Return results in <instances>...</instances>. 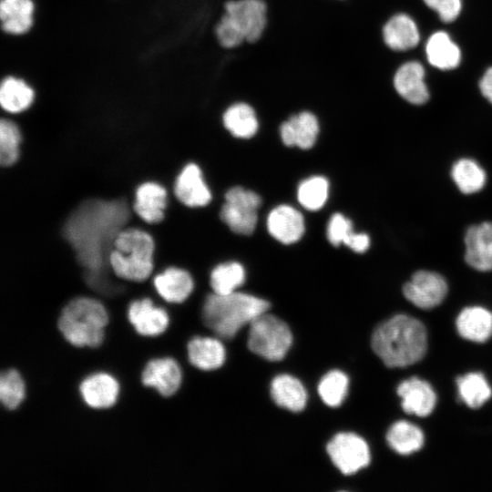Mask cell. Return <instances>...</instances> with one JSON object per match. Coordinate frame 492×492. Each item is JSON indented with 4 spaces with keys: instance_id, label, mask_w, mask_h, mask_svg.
Returning a JSON list of instances; mask_svg holds the SVG:
<instances>
[{
    "instance_id": "cell-20",
    "label": "cell",
    "mask_w": 492,
    "mask_h": 492,
    "mask_svg": "<svg viewBox=\"0 0 492 492\" xmlns=\"http://www.w3.org/2000/svg\"><path fill=\"white\" fill-rule=\"evenodd\" d=\"M425 76V68L418 61L406 62L396 70L394 87L407 102L423 105L429 99Z\"/></svg>"
},
{
    "instance_id": "cell-23",
    "label": "cell",
    "mask_w": 492,
    "mask_h": 492,
    "mask_svg": "<svg viewBox=\"0 0 492 492\" xmlns=\"http://www.w3.org/2000/svg\"><path fill=\"white\" fill-rule=\"evenodd\" d=\"M221 120L225 129L238 138H251L259 129L255 108L243 100L230 104L222 113Z\"/></svg>"
},
{
    "instance_id": "cell-14",
    "label": "cell",
    "mask_w": 492,
    "mask_h": 492,
    "mask_svg": "<svg viewBox=\"0 0 492 492\" xmlns=\"http://www.w3.org/2000/svg\"><path fill=\"white\" fill-rule=\"evenodd\" d=\"M141 383L164 397L172 396L179 391L182 383L180 366L170 357L152 359L142 370Z\"/></svg>"
},
{
    "instance_id": "cell-9",
    "label": "cell",
    "mask_w": 492,
    "mask_h": 492,
    "mask_svg": "<svg viewBox=\"0 0 492 492\" xmlns=\"http://www.w3.org/2000/svg\"><path fill=\"white\" fill-rule=\"evenodd\" d=\"M133 213L145 224L156 226L164 221L169 208L167 187L159 180L147 179L134 189Z\"/></svg>"
},
{
    "instance_id": "cell-39",
    "label": "cell",
    "mask_w": 492,
    "mask_h": 492,
    "mask_svg": "<svg viewBox=\"0 0 492 492\" xmlns=\"http://www.w3.org/2000/svg\"><path fill=\"white\" fill-rule=\"evenodd\" d=\"M425 5L436 11L443 22L450 23L457 18L461 12V0H424Z\"/></svg>"
},
{
    "instance_id": "cell-40",
    "label": "cell",
    "mask_w": 492,
    "mask_h": 492,
    "mask_svg": "<svg viewBox=\"0 0 492 492\" xmlns=\"http://www.w3.org/2000/svg\"><path fill=\"white\" fill-rule=\"evenodd\" d=\"M355 252H364L370 246V238L366 233L353 231L343 243Z\"/></svg>"
},
{
    "instance_id": "cell-10",
    "label": "cell",
    "mask_w": 492,
    "mask_h": 492,
    "mask_svg": "<svg viewBox=\"0 0 492 492\" xmlns=\"http://www.w3.org/2000/svg\"><path fill=\"white\" fill-rule=\"evenodd\" d=\"M327 452L336 467L344 475H352L370 462L366 442L353 433H339L327 445Z\"/></svg>"
},
{
    "instance_id": "cell-38",
    "label": "cell",
    "mask_w": 492,
    "mask_h": 492,
    "mask_svg": "<svg viewBox=\"0 0 492 492\" xmlns=\"http://www.w3.org/2000/svg\"><path fill=\"white\" fill-rule=\"evenodd\" d=\"M354 231L352 221L341 213L333 214L327 225V239L333 246L344 243Z\"/></svg>"
},
{
    "instance_id": "cell-27",
    "label": "cell",
    "mask_w": 492,
    "mask_h": 492,
    "mask_svg": "<svg viewBox=\"0 0 492 492\" xmlns=\"http://www.w3.org/2000/svg\"><path fill=\"white\" fill-rule=\"evenodd\" d=\"M425 53L428 62L441 70L456 68L461 60L460 48L445 31H437L428 38Z\"/></svg>"
},
{
    "instance_id": "cell-36",
    "label": "cell",
    "mask_w": 492,
    "mask_h": 492,
    "mask_svg": "<svg viewBox=\"0 0 492 492\" xmlns=\"http://www.w3.org/2000/svg\"><path fill=\"white\" fill-rule=\"evenodd\" d=\"M349 380L344 373L333 370L327 373L318 384L322 400L329 406H338L344 400L348 391Z\"/></svg>"
},
{
    "instance_id": "cell-11",
    "label": "cell",
    "mask_w": 492,
    "mask_h": 492,
    "mask_svg": "<svg viewBox=\"0 0 492 492\" xmlns=\"http://www.w3.org/2000/svg\"><path fill=\"white\" fill-rule=\"evenodd\" d=\"M447 283L437 272L418 271L404 285L405 297L421 309H432L439 305L447 293Z\"/></svg>"
},
{
    "instance_id": "cell-37",
    "label": "cell",
    "mask_w": 492,
    "mask_h": 492,
    "mask_svg": "<svg viewBox=\"0 0 492 492\" xmlns=\"http://www.w3.org/2000/svg\"><path fill=\"white\" fill-rule=\"evenodd\" d=\"M26 385L21 374L15 369L5 371L0 376V400L8 410L16 409L24 401Z\"/></svg>"
},
{
    "instance_id": "cell-12",
    "label": "cell",
    "mask_w": 492,
    "mask_h": 492,
    "mask_svg": "<svg viewBox=\"0 0 492 492\" xmlns=\"http://www.w3.org/2000/svg\"><path fill=\"white\" fill-rule=\"evenodd\" d=\"M173 194L188 208H200L211 200V192L198 164L187 163L174 179Z\"/></svg>"
},
{
    "instance_id": "cell-21",
    "label": "cell",
    "mask_w": 492,
    "mask_h": 492,
    "mask_svg": "<svg viewBox=\"0 0 492 492\" xmlns=\"http://www.w3.org/2000/svg\"><path fill=\"white\" fill-rule=\"evenodd\" d=\"M397 394L402 398L405 412L418 416L430 415L436 403L431 385L417 377L403 381L397 387Z\"/></svg>"
},
{
    "instance_id": "cell-13",
    "label": "cell",
    "mask_w": 492,
    "mask_h": 492,
    "mask_svg": "<svg viewBox=\"0 0 492 492\" xmlns=\"http://www.w3.org/2000/svg\"><path fill=\"white\" fill-rule=\"evenodd\" d=\"M127 317L136 333L145 337L162 334L169 324L168 312L147 297L130 302L127 309Z\"/></svg>"
},
{
    "instance_id": "cell-16",
    "label": "cell",
    "mask_w": 492,
    "mask_h": 492,
    "mask_svg": "<svg viewBox=\"0 0 492 492\" xmlns=\"http://www.w3.org/2000/svg\"><path fill=\"white\" fill-rule=\"evenodd\" d=\"M119 384L111 374L104 372L92 374L79 384L83 402L93 409L112 407L119 395Z\"/></svg>"
},
{
    "instance_id": "cell-25",
    "label": "cell",
    "mask_w": 492,
    "mask_h": 492,
    "mask_svg": "<svg viewBox=\"0 0 492 492\" xmlns=\"http://www.w3.org/2000/svg\"><path fill=\"white\" fill-rule=\"evenodd\" d=\"M190 364L204 371L220 367L225 361L223 344L215 338L196 336L187 345Z\"/></svg>"
},
{
    "instance_id": "cell-32",
    "label": "cell",
    "mask_w": 492,
    "mask_h": 492,
    "mask_svg": "<svg viewBox=\"0 0 492 492\" xmlns=\"http://www.w3.org/2000/svg\"><path fill=\"white\" fill-rule=\"evenodd\" d=\"M451 175L458 190L464 194L479 191L486 183L485 170L475 160L460 159L454 163Z\"/></svg>"
},
{
    "instance_id": "cell-34",
    "label": "cell",
    "mask_w": 492,
    "mask_h": 492,
    "mask_svg": "<svg viewBox=\"0 0 492 492\" xmlns=\"http://www.w3.org/2000/svg\"><path fill=\"white\" fill-rule=\"evenodd\" d=\"M461 399L471 408L483 405L491 396V388L480 373H469L456 379Z\"/></svg>"
},
{
    "instance_id": "cell-7",
    "label": "cell",
    "mask_w": 492,
    "mask_h": 492,
    "mask_svg": "<svg viewBox=\"0 0 492 492\" xmlns=\"http://www.w3.org/2000/svg\"><path fill=\"white\" fill-rule=\"evenodd\" d=\"M292 342V335L289 326L267 312L250 323L248 347L266 360H282L289 351Z\"/></svg>"
},
{
    "instance_id": "cell-5",
    "label": "cell",
    "mask_w": 492,
    "mask_h": 492,
    "mask_svg": "<svg viewBox=\"0 0 492 492\" xmlns=\"http://www.w3.org/2000/svg\"><path fill=\"white\" fill-rule=\"evenodd\" d=\"M270 308L268 301L248 293H211L202 307L204 324L223 339H231Z\"/></svg>"
},
{
    "instance_id": "cell-29",
    "label": "cell",
    "mask_w": 492,
    "mask_h": 492,
    "mask_svg": "<svg viewBox=\"0 0 492 492\" xmlns=\"http://www.w3.org/2000/svg\"><path fill=\"white\" fill-rule=\"evenodd\" d=\"M271 395L276 405L293 412L302 411L307 402L302 384L289 374H280L272 380Z\"/></svg>"
},
{
    "instance_id": "cell-3",
    "label": "cell",
    "mask_w": 492,
    "mask_h": 492,
    "mask_svg": "<svg viewBox=\"0 0 492 492\" xmlns=\"http://www.w3.org/2000/svg\"><path fill=\"white\" fill-rule=\"evenodd\" d=\"M156 251L157 242L151 231L128 225L112 241L108 256L109 269L120 280L143 282L154 272Z\"/></svg>"
},
{
    "instance_id": "cell-30",
    "label": "cell",
    "mask_w": 492,
    "mask_h": 492,
    "mask_svg": "<svg viewBox=\"0 0 492 492\" xmlns=\"http://www.w3.org/2000/svg\"><path fill=\"white\" fill-rule=\"evenodd\" d=\"M23 134L20 127L9 118L0 121V165L4 169L15 166L22 157Z\"/></svg>"
},
{
    "instance_id": "cell-8",
    "label": "cell",
    "mask_w": 492,
    "mask_h": 492,
    "mask_svg": "<svg viewBox=\"0 0 492 492\" xmlns=\"http://www.w3.org/2000/svg\"><path fill=\"white\" fill-rule=\"evenodd\" d=\"M260 196L250 190L237 186L225 194L220 216L221 220L235 233L251 234L258 220L257 210L261 206Z\"/></svg>"
},
{
    "instance_id": "cell-22",
    "label": "cell",
    "mask_w": 492,
    "mask_h": 492,
    "mask_svg": "<svg viewBox=\"0 0 492 492\" xmlns=\"http://www.w3.org/2000/svg\"><path fill=\"white\" fill-rule=\"evenodd\" d=\"M384 44L395 51L414 48L420 41V34L415 22L405 14L393 15L383 26Z\"/></svg>"
},
{
    "instance_id": "cell-26",
    "label": "cell",
    "mask_w": 492,
    "mask_h": 492,
    "mask_svg": "<svg viewBox=\"0 0 492 492\" xmlns=\"http://www.w3.org/2000/svg\"><path fill=\"white\" fill-rule=\"evenodd\" d=\"M456 328L466 340L485 342L492 335V313L480 306L466 307L456 319Z\"/></svg>"
},
{
    "instance_id": "cell-4",
    "label": "cell",
    "mask_w": 492,
    "mask_h": 492,
    "mask_svg": "<svg viewBox=\"0 0 492 492\" xmlns=\"http://www.w3.org/2000/svg\"><path fill=\"white\" fill-rule=\"evenodd\" d=\"M268 25L266 0H225L213 34L220 47L233 49L259 42Z\"/></svg>"
},
{
    "instance_id": "cell-42",
    "label": "cell",
    "mask_w": 492,
    "mask_h": 492,
    "mask_svg": "<svg viewBox=\"0 0 492 492\" xmlns=\"http://www.w3.org/2000/svg\"><path fill=\"white\" fill-rule=\"evenodd\" d=\"M340 1H344V0H340Z\"/></svg>"
},
{
    "instance_id": "cell-19",
    "label": "cell",
    "mask_w": 492,
    "mask_h": 492,
    "mask_svg": "<svg viewBox=\"0 0 492 492\" xmlns=\"http://www.w3.org/2000/svg\"><path fill=\"white\" fill-rule=\"evenodd\" d=\"M269 233L283 244L298 241L305 226L302 213L289 205H280L271 210L266 220Z\"/></svg>"
},
{
    "instance_id": "cell-33",
    "label": "cell",
    "mask_w": 492,
    "mask_h": 492,
    "mask_svg": "<svg viewBox=\"0 0 492 492\" xmlns=\"http://www.w3.org/2000/svg\"><path fill=\"white\" fill-rule=\"evenodd\" d=\"M245 281V270L237 261H227L214 267L210 275L213 292L227 294L236 292Z\"/></svg>"
},
{
    "instance_id": "cell-28",
    "label": "cell",
    "mask_w": 492,
    "mask_h": 492,
    "mask_svg": "<svg viewBox=\"0 0 492 492\" xmlns=\"http://www.w3.org/2000/svg\"><path fill=\"white\" fill-rule=\"evenodd\" d=\"M34 89L22 78L13 76L3 79L0 86V105L9 114L27 110L35 100Z\"/></svg>"
},
{
    "instance_id": "cell-1",
    "label": "cell",
    "mask_w": 492,
    "mask_h": 492,
    "mask_svg": "<svg viewBox=\"0 0 492 492\" xmlns=\"http://www.w3.org/2000/svg\"><path fill=\"white\" fill-rule=\"evenodd\" d=\"M131 209L124 196H87L65 217L61 237L87 284L98 292H106L113 284L108 256L115 236L129 224Z\"/></svg>"
},
{
    "instance_id": "cell-24",
    "label": "cell",
    "mask_w": 492,
    "mask_h": 492,
    "mask_svg": "<svg viewBox=\"0 0 492 492\" xmlns=\"http://www.w3.org/2000/svg\"><path fill=\"white\" fill-rule=\"evenodd\" d=\"M35 4L32 0H1L2 29L11 35L27 33L34 23Z\"/></svg>"
},
{
    "instance_id": "cell-31",
    "label": "cell",
    "mask_w": 492,
    "mask_h": 492,
    "mask_svg": "<svg viewBox=\"0 0 492 492\" xmlns=\"http://www.w3.org/2000/svg\"><path fill=\"white\" fill-rule=\"evenodd\" d=\"M386 440L398 454L409 455L422 447L424 434L416 425L407 421H398L388 430Z\"/></svg>"
},
{
    "instance_id": "cell-17",
    "label": "cell",
    "mask_w": 492,
    "mask_h": 492,
    "mask_svg": "<svg viewBox=\"0 0 492 492\" xmlns=\"http://www.w3.org/2000/svg\"><path fill=\"white\" fill-rule=\"evenodd\" d=\"M152 284L159 297L169 303L183 302L194 289V281L190 273L175 265L166 266L155 274Z\"/></svg>"
},
{
    "instance_id": "cell-35",
    "label": "cell",
    "mask_w": 492,
    "mask_h": 492,
    "mask_svg": "<svg viewBox=\"0 0 492 492\" xmlns=\"http://www.w3.org/2000/svg\"><path fill=\"white\" fill-rule=\"evenodd\" d=\"M328 195L329 182L323 176H313L305 179L298 186V201L309 210L322 209L328 199Z\"/></svg>"
},
{
    "instance_id": "cell-18",
    "label": "cell",
    "mask_w": 492,
    "mask_h": 492,
    "mask_svg": "<svg viewBox=\"0 0 492 492\" xmlns=\"http://www.w3.org/2000/svg\"><path fill=\"white\" fill-rule=\"evenodd\" d=\"M465 260L472 268L492 271V222L469 227L465 235Z\"/></svg>"
},
{
    "instance_id": "cell-6",
    "label": "cell",
    "mask_w": 492,
    "mask_h": 492,
    "mask_svg": "<svg viewBox=\"0 0 492 492\" xmlns=\"http://www.w3.org/2000/svg\"><path fill=\"white\" fill-rule=\"evenodd\" d=\"M109 315L101 301L77 296L63 307L57 327L73 346L96 348L102 344Z\"/></svg>"
},
{
    "instance_id": "cell-41",
    "label": "cell",
    "mask_w": 492,
    "mask_h": 492,
    "mask_svg": "<svg viewBox=\"0 0 492 492\" xmlns=\"http://www.w3.org/2000/svg\"><path fill=\"white\" fill-rule=\"evenodd\" d=\"M482 95L492 104V67H488L479 81Z\"/></svg>"
},
{
    "instance_id": "cell-15",
    "label": "cell",
    "mask_w": 492,
    "mask_h": 492,
    "mask_svg": "<svg viewBox=\"0 0 492 492\" xmlns=\"http://www.w3.org/2000/svg\"><path fill=\"white\" fill-rule=\"evenodd\" d=\"M320 132L317 116L310 110L291 115L279 127L282 143L288 147L309 149L315 144Z\"/></svg>"
},
{
    "instance_id": "cell-2",
    "label": "cell",
    "mask_w": 492,
    "mask_h": 492,
    "mask_svg": "<svg viewBox=\"0 0 492 492\" xmlns=\"http://www.w3.org/2000/svg\"><path fill=\"white\" fill-rule=\"evenodd\" d=\"M372 347L389 367L411 365L420 361L426 352V330L417 319L398 314L374 330Z\"/></svg>"
}]
</instances>
